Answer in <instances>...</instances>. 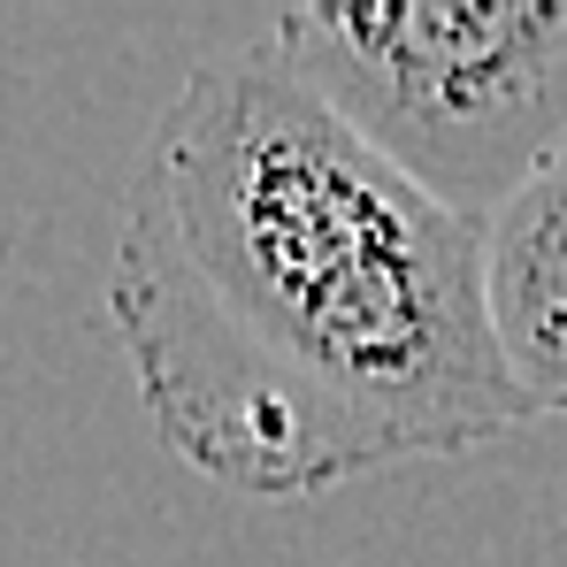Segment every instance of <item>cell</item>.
Returning <instances> with one entry per match:
<instances>
[{"instance_id": "cell-2", "label": "cell", "mask_w": 567, "mask_h": 567, "mask_svg": "<svg viewBox=\"0 0 567 567\" xmlns=\"http://www.w3.org/2000/svg\"><path fill=\"white\" fill-rule=\"evenodd\" d=\"M269 47L361 146L468 223L567 146V0H307Z\"/></svg>"}, {"instance_id": "cell-3", "label": "cell", "mask_w": 567, "mask_h": 567, "mask_svg": "<svg viewBox=\"0 0 567 567\" xmlns=\"http://www.w3.org/2000/svg\"><path fill=\"white\" fill-rule=\"evenodd\" d=\"M483 315L537 414H567V146L483 223Z\"/></svg>"}, {"instance_id": "cell-1", "label": "cell", "mask_w": 567, "mask_h": 567, "mask_svg": "<svg viewBox=\"0 0 567 567\" xmlns=\"http://www.w3.org/2000/svg\"><path fill=\"white\" fill-rule=\"evenodd\" d=\"M100 291L162 445L246 498L537 422L483 315V223L361 146L269 39L162 107Z\"/></svg>"}]
</instances>
